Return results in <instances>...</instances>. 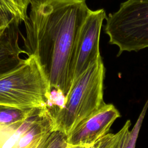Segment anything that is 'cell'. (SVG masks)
Listing matches in <instances>:
<instances>
[{"label": "cell", "instance_id": "8992f818", "mask_svg": "<svg viewBox=\"0 0 148 148\" xmlns=\"http://www.w3.org/2000/svg\"><path fill=\"white\" fill-rule=\"evenodd\" d=\"M120 116V112L113 104L104 103L80 121L68 135V144L75 147L94 145L108 134L113 123Z\"/></svg>", "mask_w": 148, "mask_h": 148}, {"label": "cell", "instance_id": "5b68a950", "mask_svg": "<svg viewBox=\"0 0 148 148\" xmlns=\"http://www.w3.org/2000/svg\"><path fill=\"white\" fill-rule=\"evenodd\" d=\"M103 9L90 10L80 29L73 62V82L101 57L100 33L106 19Z\"/></svg>", "mask_w": 148, "mask_h": 148}, {"label": "cell", "instance_id": "9a60e30c", "mask_svg": "<svg viewBox=\"0 0 148 148\" xmlns=\"http://www.w3.org/2000/svg\"><path fill=\"white\" fill-rule=\"evenodd\" d=\"M0 12H2V13H6V14H7L5 11H4V10L3 9V8H2V6H1V5H0Z\"/></svg>", "mask_w": 148, "mask_h": 148}, {"label": "cell", "instance_id": "52a82bcc", "mask_svg": "<svg viewBox=\"0 0 148 148\" xmlns=\"http://www.w3.org/2000/svg\"><path fill=\"white\" fill-rule=\"evenodd\" d=\"M20 25L13 18L4 33L0 36V76L9 72L20 64L24 51L20 45V36L22 34Z\"/></svg>", "mask_w": 148, "mask_h": 148}, {"label": "cell", "instance_id": "4fadbf2b", "mask_svg": "<svg viewBox=\"0 0 148 148\" xmlns=\"http://www.w3.org/2000/svg\"><path fill=\"white\" fill-rule=\"evenodd\" d=\"M16 128L13 126L0 127V148L2 147L6 140L13 134Z\"/></svg>", "mask_w": 148, "mask_h": 148}, {"label": "cell", "instance_id": "5bb4252c", "mask_svg": "<svg viewBox=\"0 0 148 148\" xmlns=\"http://www.w3.org/2000/svg\"><path fill=\"white\" fill-rule=\"evenodd\" d=\"M11 19L12 18L9 14L0 12V36L8 27Z\"/></svg>", "mask_w": 148, "mask_h": 148}, {"label": "cell", "instance_id": "277c9868", "mask_svg": "<svg viewBox=\"0 0 148 148\" xmlns=\"http://www.w3.org/2000/svg\"><path fill=\"white\" fill-rule=\"evenodd\" d=\"M105 32L109 43L123 51L148 47V0H127L106 17Z\"/></svg>", "mask_w": 148, "mask_h": 148}, {"label": "cell", "instance_id": "6da1fadb", "mask_svg": "<svg viewBox=\"0 0 148 148\" xmlns=\"http://www.w3.org/2000/svg\"><path fill=\"white\" fill-rule=\"evenodd\" d=\"M29 8L22 49L37 56L51 88L66 97L73 82L79 32L90 9L85 0H32Z\"/></svg>", "mask_w": 148, "mask_h": 148}, {"label": "cell", "instance_id": "9c48e42d", "mask_svg": "<svg viewBox=\"0 0 148 148\" xmlns=\"http://www.w3.org/2000/svg\"><path fill=\"white\" fill-rule=\"evenodd\" d=\"M36 110H21L14 108L0 106V127L16 125L19 127L25 120L31 117Z\"/></svg>", "mask_w": 148, "mask_h": 148}, {"label": "cell", "instance_id": "30bf717a", "mask_svg": "<svg viewBox=\"0 0 148 148\" xmlns=\"http://www.w3.org/2000/svg\"><path fill=\"white\" fill-rule=\"evenodd\" d=\"M131 124V121L127 120L117 133L108 134L103 136L95 143V148H123Z\"/></svg>", "mask_w": 148, "mask_h": 148}, {"label": "cell", "instance_id": "8fae6325", "mask_svg": "<svg viewBox=\"0 0 148 148\" xmlns=\"http://www.w3.org/2000/svg\"><path fill=\"white\" fill-rule=\"evenodd\" d=\"M147 108L148 101L146 103L145 105L143 106L132 129L130 131L123 148H135L137 138L139 135V132L140 131Z\"/></svg>", "mask_w": 148, "mask_h": 148}, {"label": "cell", "instance_id": "7c38bea8", "mask_svg": "<svg viewBox=\"0 0 148 148\" xmlns=\"http://www.w3.org/2000/svg\"><path fill=\"white\" fill-rule=\"evenodd\" d=\"M52 131L48 128L42 129L32 142L25 148H47Z\"/></svg>", "mask_w": 148, "mask_h": 148}, {"label": "cell", "instance_id": "3957f363", "mask_svg": "<svg viewBox=\"0 0 148 148\" xmlns=\"http://www.w3.org/2000/svg\"><path fill=\"white\" fill-rule=\"evenodd\" d=\"M105 68L100 57L72 84L64 108L53 116L56 129L66 135L99 109L103 101Z\"/></svg>", "mask_w": 148, "mask_h": 148}, {"label": "cell", "instance_id": "2e32d148", "mask_svg": "<svg viewBox=\"0 0 148 148\" xmlns=\"http://www.w3.org/2000/svg\"><path fill=\"white\" fill-rule=\"evenodd\" d=\"M82 148H95V145H93L92 146H88V147H82Z\"/></svg>", "mask_w": 148, "mask_h": 148}, {"label": "cell", "instance_id": "7a4b0ae2", "mask_svg": "<svg viewBox=\"0 0 148 148\" xmlns=\"http://www.w3.org/2000/svg\"><path fill=\"white\" fill-rule=\"evenodd\" d=\"M51 86L35 55L0 76V106L21 110L48 109Z\"/></svg>", "mask_w": 148, "mask_h": 148}, {"label": "cell", "instance_id": "ba28073f", "mask_svg": "<svg viewBox=\"0 0 148 148\" xmlns=\"http://www.w3.org/2000/svg\"><path fill=\"white\" fill-rule=\"evenodd\" d=\"M32 0H0L4 11L20 25L28 16V9Z\"/></svg>", "mask_w": 148, "mask_h": 148}]
</instances>
